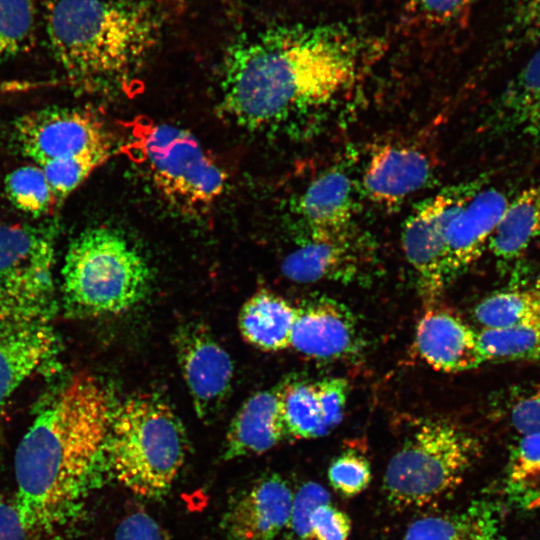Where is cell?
Instances as JSON below:
<instances>
[{"label":"cell","instance_id":"836d02e7","mask_svg":"<svg viewBox=\"0 0 540 540\" xmlns=\"http://www.w3.org/2000/svg\"><path fill=\"white\" fill-rule=\"evenodd\" d=\"M477 0H408L404 7L407 22L443 26L464 15Z\"/></svg>","mask_w":540,"mask_h":540},{"label":"cell","instance_id":"9a60e30c","mask_svg":"<svg viewBox=\"0 0 540 540\" xmlns=\"http://www.w3.org/2000/svg\"><path fill=\"white\" fill-rule=\"evenodd\" d=\"M508 202L505 191L486 185L451 221L446 237L447 282L462 274L488 248Z\"/></svg>","mask_w":540,"mask_h":540},{"label":"cell","instance_id":"f546056e","mask_svg":"<svg viewBox=\"0 0 540 540\" xmlns=\"http://www.w3.org/2000/svg\"><path fill=\"white\" fill-rule=\"evenodd\" d=\"M36 23L37 0H0V60L32 48Z\"/></svg>","mask_w":540,"mask_h":540},{"label":"cell","instance_id":"4fadbf2b","mask_svg":"<svg viewBox=\"0 0 540 540\" xmlns=\"http://www.w3.org/2000/svg\"><path fill=\"white\" fill-rule=\"evenodd\" d=\"M290 347L321 360H354L365 340L354 313L344 303L319 295L296 307Z\"/></svg>","mask_w":540,"mask_h":540},{"label":"cell","instance_id":"8992f818","mask_svg":"<svg viewBox=\"0 0 540 540\" xmlns=\"http://www.w3.org/2000/svg\"><path fill=\"white\" fill-rule=\"evenodd\" d=\"M479 440L449 419L425 418L406 436L383 478L388 503L421 508L454 492L480 455Z\"/></svg>","mask_w":540,"mask_h":540},{"label":"cell","instance_id":"d6a6232c","mask_svg":"<svg viewBox=\"0 0 540 540\" xmlns=\"http://www.w3.org/2000/svg\"><path fill=\"white\" fill-rule=\"evenodd\" d=\"M371 478L369 461L352 450L338 455L328 468L330 485L344 497H354L363 492L369 486Z\"/></svg>","mask_w":540,"mask_h":540},{"label":"cell","instance_id":"8d00e7d4","mask_svg":"<svg viewBox=\"0 0 540 540\" xmlns=\"http://www.w3.org/2000/svg\"><path fill=\"white\" fill-rule=\"evenodd\" d=\"M114 540H170L163 527L147 512L135 511L119 523Z\"/></svg>","mask_w":540,"mask_h":540},{"label":"cell","instance_id":"484cf974","mask_svg":"<svg viewBox=\"0 0 540 540\" xmlns=\"http://www.w3.org/2000/svg\"><path fill=\"white\" fill-rule=\"evenodd\" d=\"M483 328L540 327V283L492 293L474 309Z\"/></svg>","mask_w":540,"mask_h":540},{"label":"cell","instance_id":"e575fe53","mask_svg":"<svg viewBox=\"0 0 540 540\" xmlns=\"http://www.w3.org/2000/svg\"><path fill=\"white\" fill-rule=\"evenodd\" d=\"M507 415L520 436L540 434V384L523 388L511 395Z\"/></svg>","mask_w":540,"mask_h":540},{"label":"cell","instance_id":"ba28073f","mask_svg":"<svg viewBox=\"0 0 540 540\" xmlns=\"http://www.w3.org/2000/svg\"><path fill=\"white\" fill-rule=\"evenodd\" d=\"M53 236L25 224L0 225V313L41 322L53 308Z\"/></svg>","mask_w":540,"mask_h":540},{"label":"cell","instance_id":"f35d334b","mask_svg":"<svg viewBox=\"0 0 540 540\" xmlns=\"http://www.w3.org/2000/svg\"><path fill=\"white\" fill-rule=\"evenodd\" d=\"M513 27L521 36L540 34V0H518Z\"/></svg>","mask_w":540,"mask_h":540},{"label":"cell","instance_id":"603a6c76","mask_svg":"<svg viewBox=\"0 0 540 540\" xmlns=\"http://www.w3.org/2000/svg\"><path fill=\"white\" fill-rule=\"evenodd\" d=\"M296 307L270 291H259L242 306L238 325L243 338L264 351L290 347Z\"/></svg>","mask_w":540,"mask_h":540},{"label":"cell","instance_id":"5bb4252c","mask_svg":"<svg viewBox=\"0 0 540 540\" xmlns=\"http://www.w3.org/2000/svg\"><path fill=\"white\" fill-rule=\"evenodd\" d=\"M294 493L277 474L261 477L224 516L227 540H275L289 528Z\"/></svg>","mask_w":540,"mask_h":540},{"label":"cell","instance_id":"7c38bea8","mask_svg":"<svg viewBox=\"0 0 540 540\" xmlns=\"http://www.w3.org/2000/svg\"><path fill=\"white\" fill-rule=\"evenodd\" d=\"M174 343L194 409L199 418L209 420L222 409L230 393L232 359L202 324L181 326Z\"/></svg>","mask_w":540,"mask_h":540},{"label":"cell","instance_id":"cb8c5ba5","mask_svg":"<svg viewBox=\"0 0 540 540\" xmlns=\"http://www.w3.org/2000/svg\"><path fill=\"white\" fill-rule=\"evenodd\" d=\"M289 528L297 540H347L351 520L322 485L307 482L294 494Z\"/></svg>","mask_w":540,"mask_h":540},{"label":"cell","instance_id":"44dd1931","mask_svg":"<svg viewBox=\"0 0 540 540\" xmlns=\"http://www.w3.org/2000/svg\"><path fill=\"white\" fill-rule=\"evenodd\" d=\"M286 435L279 388L259 391L242 404L232 419L225 439L224 458L265 453Z\"/></svg>","mask_w":540,"mask_h":540},{"label":"cell","instance_id":"1f68e13d","mask_svg":"<svg viewBox=\"0 0 540 540\" xmlns=\"http://www.w3.org/2000/svg\"><path fill=\"white\" fill-rule=\"evenodd\" d=\"M112 153L113 149H99L51 160L40 165L56 203L67 198Z\"/></svg>","mask_w":540,"mask_h":540},{"label":"cell","instance_id":"60d3db41","mask_svg":"<svg viewBox=\"0 0 540 540\" xmlns=\"http://www.w3.org/2000/svg\"><path fill=\"white\" fill-rule=\"evenodd\" d=\"M497 540H499V539H497Z\"/></svg>","mask_w":540,"mask_h":540},{"label":"cell","instance_id":"d6986e66","mask_svg":"<svg viewBox=\"0 0 540 540\" xmlns=\"http://www.w3.org/2000/svg\"><path fill=\"white\" fill-rule=\"evenodd\" d=\"M488 123L496 135L540 146V47L499 94Z\"/></svg>","mask_w":540,"mask_h":540},{"label":"cell","instance_id":"74e56055","mask_svg":"<svg viewBox=\"0 0 540 540\" xmlns=\"http://www.w3.org/2000/svg\"><path fill=\"white\" fill-rule=\"evenodd\" d=\"M30 534L21 520L16 503L0 495V540H29Z\"/></svg>","mask_w":540,"mask_h":540},{"label":"cell","instance_id":"ac0fdd59","mask_svg":"<svg viewBox=\"0 0 540 540\" xmlns=\"http://www.w3.org/2000/svg\"><path fill=\"white\" fill-rule=\"evenodd\" d=\"M353 186L340 169H329L306 187L299 197L296 212L304 236H334L357 230L353 224Z\"/></svg>","mask_w":540,"mask_h":540},{"label":"cell","instance_id":"52a82bcc","mask_svg":"<svg viewBox=\"0 0 540 540\" xmlns=\"http://www.w3.org/2000/svg\"><path fill=\"white\" fill-rule=\"evenodd\" d=\"M136 139L154 186L177 209L199 214L223 194L225 172L189 131L152 124L144 126Z\"/></svg>","mask_w":540,"mask_h":540},{"label":"cell","instance_id":"ab89813d","mask_svg":"<svg viewBox=\"0 0 540 540\" xmlns=\"http://www.w3.org/2000/svg\"><path fill=\"white\" fill-rule=\"evenodd\" d=\"M1 321H5V320H4L3 316H2L1 313H0V322H1Z\"/></svg>","mask_w":540,"mask_h":540},{"label":"cell","instance_id":"277c9868","mask_svg":"<svg viewBox=\"0 0 540 540\" xmlns=\"http://www.w3.org/2000/svg\"><path fill=\"white\" fill-rule=\"evenodd\" d=\"M187 452L184 427L173 410L151 395H136L115 406L101 468L134 494L159 499L167 494Z\"/></svg>","mask_w":540,"mask_h":540},{"label":"cell","instance_id":"6da1fadb","mask_svg":"<svg viewBox=\"0 0 540 540\" xmlns=\"http://www.w3.org/2000/svg\"><path fill=\"white\" fill-rule=\"evenodd\" d=\"M367 48L342 23L278 25L241 37L224 58L221 109L257 130L327 105L353 86Z\"/></svg>","mask_w":540,"mask_h":540},{"label":"cell","instance_id":"f1b7e54d","mask_svg":"<svg viewBox=\"0 0 540 540\" xmlns=\"http://www.w3.org/2000/svg\"><path fill=\"white\" fill-rule=\"evenodd\" d=\"M477 342L484 363L508 360L540 362V327L482 328L477 332Z\"/></svg>","mask_w":540,"mask_h":540},{"label":"cell","instance_id":"8fae6325","mask_svg":"<svg viewBox=\"0 0 540 540\" xmlns=\"http://www.w3.org/2000/svg\"><path fill=\"white\" fill-rule=\"evenodd\" d=\"M374 263L372 242L355 230L341 235L300 238L296 247L284 257L281 271L297 283L367 284Z\"/></svg>","mask_w":540,"mask_h":540},{"label":"cell","instance_id":"d4e9b609","mask_svg":"<svg viewBox=\"0 0 540 540\" xmlns=\"http://www.w3.org/2000/svg\"><path fill=\"white\" fill-rule=\"evenodd\" d=\"M491 514L481 507L414 520L403 540H497Z\"/></svg>","mask_w":540,"mask_h":540},{"label":"cell","instance_id":"4316f807","mask_svg":"<svg viewBox=\"0 0 540 540\" xmlns=\"http://www.w3.org/2000/svg\"><path fill=\"white\" fill-rule=\"evenodd\" d=\"M504 493L520 510L540 508V434L522 435L507 464Z\"/></svg>","mask_w":540,"mask_h":540},{"label":"cell","instance_id":"5b68a950","mask_svg":"<svg viewBox=\"0 0 540 540\" xmlns=\"http://www.w3.org/2000/svg\"><path fill=\"white\" fill-rule=\"evenodd\" d=\"M66 309L78 316L123 313L147 294L151 274L143 256L118 232L89 228L69 245L62 269Z\"/></svg>","mask_w":540,"mask_h":540},{"label":"cell","instance_id":"ffe728a7","mask_svg":"<svg viewBox=\"0 0 540 540\" xmlns=\"http://www.w3.org/2000/svg\"><path fill=\"white\" fill-rule=\"evenodd\" d=\"M540 237V181L522 189L509 202L490 238L488 248L498 269L519 280L521 262Z\"/></svg>","mask_w":540,"mask_h":540},{"label":"cell","instance_id":"9c48e42d","mask_svg":"<svg viewBox=\"0 0 540 540\" xmlns=\"http://www.w3.org/2000/svg\"><path fill=\"white\" fill-rule=\"evenodd\" d=\"M488 177L448 186L416 207L402 228V248L413 268L419 294L427 306L437 302L448 284L446 237L448 227L469 200L487 185Z\"/></svg>","mask_w":540,"mask_h":540},{"label":"cell","instance_id":"83f0119b","mask_svg":"<svg viewBox=\"0 0 540 540\" xmlns=\"http://www.w3.org/2000/svg\"><path fill=\"white\" fill-rule=\"evenodd\" d=\"M279 395L287 435L312 439L327 434L314 383L291 381L279 388Z\"/></svg>","mask_w":540,"mask_h":540},{"label":"cell","instance_id":"3957f363","mask_svg":"<svg viewBox=\"0 0 540 540\" xmlns=\"http://www.w3.org/2000/svg\"><path fill=\"white\" fill-rule=\"evenodd\" d=\"M49 48L67 75L91 88H123L155 48L162 27L148 0H45Z\"/></svg>","mask_w":540,"mask_h":540},{"label":"cell","instance_id":"d590c367","mask_svg":"<svg viewBox=\"0 0 540 540\" xmlns=\"http://www.w3.org/2000/svg\"><path fill=\"white\" fill-rule=\"evenodd\" d=\"M323 424L327 433L338 425L344 414L349 383L346 379L332 377L314 383Z\"/></svg>","mask_w":540,"mask_h":540},{"label":"cell","instance_id":"7402d4cb","mask_svg":"<svg viewBox=\"0 0 540 540\" xmlns=\"http://www.w3.org/2000/svg\"><path fill=\"white\" fill-rule=\"evenodd\" d=\"M54 332L41 322L23 323L0 338V405L49 357Z\"/></svg>","mask_w":540,"mask_h":540},{"label":"cell","instance_id":"30bf717a","mask_svg":"<svg viewBox=\"0 0 540 540\" xmlns=\"http://www.w3.org/2000/svg\"><path fill=\"white\" fill-rule=\"evenodd\" d=\"M18 150L39 166L93 150L113 149L102 118L84 107H47L18 117L13 124Z\"/></svg>","mask_w":540,"mask_h":540},{"label":"cell","instance_id":"2e32d148","mask_svg":"<svg viewBox=\"0 0 540 540\" xmlns=\"http://www.w3.org/2000/svg\"><path fill=\"white\" fill-rule=\"evenodd\" d=\"M431 173V162L421 150L406 145H382L370 156L362 186L371 201L392 206L420 190Z\"/></svg>","mask_w":540,"mask_h":540},{"label":"cell","instance_id":"7a4b0ae2","mask_svg":"<svg viewBox=\"0 0 540 540\" xmlns=\"http://www.w3.org/2000/svg\"><path fill=\"white\" fill-rule=\"evenodd\" d=\"M94 376H73L36 415L15 455L16 505L32 532H48L75 511L101 468L114 410Z\"/></svg>","mask_w":540,"mask_h":540},{"label":"cell","instance_id":"4dcf8cb0","mask_svg":"<svg viewBox=\"0 0 540 540\" xmlns=\"http://www.w3.org/2000/svg\"><path fill=\"white\" fill-rule=\"evenodd\" d=\"M5 191L10 202L19 210L39 217L56 204L53 192L40 166L19 167L5 178Z\"/></svg>","mask_w":540,"mask_h":540},{"label":"cell","instance_id":"e0dca14e","mask_svg":"<svg viewBox=\"0 0 540 540\" xmlns=\"http://www.w3.org/2000/svg\"><path fill=\"white\" fill-rule=\"evenodd\" d=\"M415 343L420 357L438 371L462 372L484 363L477 332L445 311H426L418 322Z\"/></svg>","mask_w":540,"mask_h":540}]
</instances>
